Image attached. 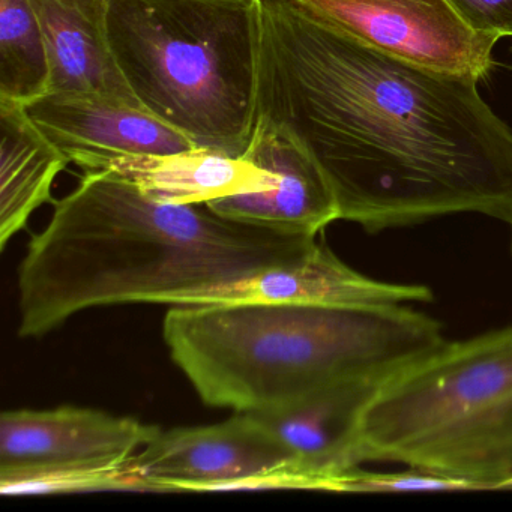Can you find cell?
<instances>
[{"label": "cell", "instance_id": "44dd1931", "mask_svg": "<svg viewBox=\"0 0 512 512\" xmlns=\"http://www.w3.org/2000/svg\"><path fill=\"white\" fill-rule=\"evenodd\" d=\"M511 488H512V485H511Z\"/></svg>", "mask_w": 512, "mask_h": 512}, {"label": "cell", "instance_id": "ac0fdd59", "mask_svg": "<svg viewBox=\"0 0 512 512\" xmlns=\"http://www.w3.org/2000/svg\"><path fill=\"white\" fill-rule=\"evenodd\" d=\"M340 493H415V491H478L475 485L428 470L407 467L400 472L350 470L338 484Z\"/></svg>", "mask_w": 512, "mask_h": 512}, {"label": "cell", "instance_id": "5b68a950", "mask_svg": "<svg viewBox=\"0 0 512 512\" xmlns=\"http://www.w3.org/2000/svg\"><path fill=\"white\" fill-rule=\"evenodd\" d=\"M359 455L511 488L512 325L445 340L389 374L362 415Z\"/></svg>", "mask_w": 512, "mask_h": 512}, {"label": "cell", "instance_id": "9a60e30c", "mask_svg": "<svg viewBox=\"0 0 512 512\" xmlns=\"http://www.w3.org/2000/svg\"><path fill=\"white\" fill-rule=\"evenodd\" d=\"M0 250L52 200L68 158L29 118L23 104L0 98Z\"/></svg>", "mask_w": 512, "mask_h": 512}, {"label": "cell", "instance_id": "5bb4252c", "mask_svg": "<svg viewBox=\"0 0 512 512\" xmlns=\"http://www.w3.org/2000/svg\"><path fill=\"white\" fill-rule=\"evenodd\" d=\"M112 170L155 202L203 205L248 191L268 190L274 176L245 158L193 148L176 154L130 155L112 161Z\"/></svg>", "mask_w": 512, "mask_h": 512}, {"label": "cell", "instance_id": "d6986e66", "mask_svg": "<svg viewBox=\"0 0 512 512\" xmlns=\"http://www.w3.org/2000/svg\"><path fill=\"white\" fill-rule=\"evenodd\" d=\"M460 19L479 34L512 37V0H446Z\"/></svg>", "mask_w": 512, "mask_h": 512}, {"label": "cell", "instance_id": "ffe728a7", "mask_svg": "<svg viewBox=\"0 0 512 512\" xmlns=\"http://www.w3.org/2000/svg\"><path fill=\"white\" fill-rule=\"evenodd\" d=\"M511 227H512V221H511Z\"/></svg>", "mask_w": 512, "mask_h": 512}, {"label": "cell", "instance_id": "8fae6325", "mask_svg": "<svg viewBox=\"0 0 512 512\" xmlns=\"http://www.w3.org/2000/svg\"><path fill=\"white\" fill-rule=\"evenodd\" d=\"M245 160L274 176L268 190L206 203L229 220L299 235H319L340 220L337 200L313 158L284 131L257 119Z\"/></svg>", "mask_w": 512, "mask_h": 512}, {"label": "cell", "instance_id": "7a4b0ae2", "mask_svg": "<svg viewBox=\"0 0 512 512\" xmlns=\"http://www.w3.org/2000/svg\"><path fill=\"white\" fill-rule=\"evenodd\" d=\"M317 235L250 226L203 205L155 202L112 170L55 202L19 266V337L119 304H208L301 259Z\"/></svg>", "mask_w": 512, "mask_h": 512}, {"label": "cell", "instance_id": "e0dca14e", "mask_svg": "<svg viewBox=\"0 0 512 512\" xmlns=\"http://www.w3.org/2000/svg\"><path fill=\"white\" fill-rule=\"evenodd\" d=\"M133 458L134 455L130 460L115 466L5 473L0 475V493L4 496H20L71 491H148L134 466Z\"/></svg>", "mask_w": 512, "mask_h": 512}, {"label": "cell", "instance_id": "7c38bea8", "mask_svg": "<svg viewBox=\"0 0 512 512\" xmlns=\"http://www.w3.org/2000/svg\"><path fill=\"white\" fill-rule=\"evenodd\" d=\"M433 299L430 287L422 284L386 283L361 274L346 265L325 242L317 241L296 262L242 281L211 302L394 307L428 304Z\"/></svg>", "mask_w": 512, "mask_h": 512}, {"label": "cell", "instance_id": "30bf717a", "mask_svg": "<svg viewBox=\"0 0 512 512\" xmlns=\"http://www.w3.org/2000/svg\"><path fill=\"white\" fill-rule=\"evenodd\" d=\"M386 377L344 380L290 406L250 412L295 457L293 488L338 491L341 478L362 466V415Z\"/></svg>", "mask_w": 512, "mask_h": 512}, {"label": "cell", "instance_id": "6da1fadb", "mask_svg": "<svg viewBox=\"0 0 512 512\" xmlns=\"http://www.w3.org/2000/svg\"><path fill=\"white\" fill-rule=\"evenodd\" d=\"M479 80L416 67L260 0L257 119L319 166L340 220L379 233L481 214L511 224L512 130Z\"/></svg>", "mask_w": 512, "mask_h": 512}, {"label": "cell", "instance_id": "2e32d148", "mask_svg": "<svg viewBox=\"0 0 512 512\" xmlns=\"http://www.w3.org/2000/svg\"><path fill=\"white\" fill-rule=\"evenodd\" d=\"M49 86V53L31 2L0 0V98L26 106Z\"/></svg>", "mask_w": 512, "mask_h": 512}, {"label": "cell", "instance_id": "3957f363", "mask_svg": "<svg viewBox=\"0 0 512 512\" xmlns=\"http://www.w3.org/2000/svg\"><path fill=\"white\" fill-rule=\"evenodd\" d=\"M170 358L203 403L235 412L290 406L344 380L386 377L445 341L412 305L293 302L172 305Z\"/></svg>", "mask_w": 512, "mask_h": 512}, {"label": "cell", "instance_id": "4fadbf2b", "mask_svg": "<svg viewBox=\"0 0 512 512\" xmlns=\"http://www.w3.org/2000/svg\"><path fill=\"white\" fill-rule=\"evenodd\" d=\"M29 2L49 53V94L91 92L143 107L125 82L110 49L109 0Z\"/></svg>", "mask_w": 512, "mask_h": 512}, {"label": "cell", "instance_id": "277c9868", "mask_svg": "<svg viewBox=\"0 0 512 512\" xmlns=\"http://www.w3.org/2000/svg\"><path fill=\"white\" fill-rule=\"evenodd\" d=\"M134 97L196 148L242 158L257 122L260 0H109Z\"/></svg>", "mask_w": 512, "mask_h": 512}, {"label": "cell", "instance_id": "9c48e42d", "mask_svg": "<svg viewBox=\"0 0 512 512\" xmlns=\"http://www.w3.org/2000/svg\"><path fill=\"white\" fill-rule=\"evenodd\" d=\"M44 136L88 172H103L130 155H164L196 148L181 131L143 107L91 92H50L26 104Z\"/></svg>", "mask_w": 512, "mask_h": 512}, {"label": "cell", "instance_id": "8992f818", "mask_svg": "<svg viewBox=\"0 0 512 512\" xmlns=\"http://www.w3.org/2000/svg\"><path fill=\"white\" fill-rule=\"evenodd\" d=\"M133 461L148 491L295 487V457L250 412L220 424L161 430Z\"/></svg>", "mask_w": 512, "mask_h": 512}, {"label": "cell", "instance_id": "52a82bcc", "mask_svg": "<svg viewBox=\"0 0 512 512\" xmlns=\"http://www.w3.org/2000/svg\"><path fill=\"white\" fill-rule=\"evenodd\" d=\"M320 22L416 67L482 80L496 35L470 29L446 0H295Z\"/></svg>", "mask_w": 512, "mask_h": 512}, {"label": "cell", "instance_id": "ba28073f", "mask_svg": "<svg viewBox=\"0 0 512 512\" xmlns=\"http://www.w3.org/2000/svg\"><path fill=\"white\" fill-rule=\"evenodd\" d=\"M157 425L88 407L5 410L0 475L124 463L160 434Z\"/></svg>", "mask_w": 512, "mask_h": 512}]
</instances>
